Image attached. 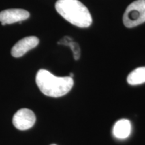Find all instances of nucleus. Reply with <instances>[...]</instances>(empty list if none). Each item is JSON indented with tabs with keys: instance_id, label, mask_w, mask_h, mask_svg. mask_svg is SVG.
Returning <instances> with one entry per match:
<instances>
[{
	"instance_id": "nucleus-2",
	"label": "nucleus",
	"mask_w": 145,
	"mask_h": 145,
	"mask_svg": "<svg viewBox=\"0 0 145 145\" xmlns=\"http://www.w3.org/2000/svg\"><path fill=\"white\" fill-rule=\"evenodd\" d=\"M55 9L67 21L79 28H88L92 23L90 12L79 0H58Z\"/></svg>"
},
{
	"instance_id": "nucleus-9",
	"label": "nucleus",
	"mask_w": 145,
	"mask_h": 145,
	"mask_svg": "<svg viewBox=\"0 0 145 145\" xmlns=\"http://www.w3.org/2000/svg\"><path fill=\"white\" fill-rule=\"evenodd\" d=\"M59 44L65 45V46H69L71 49L72 50V52H73V57L75 60H79L81 56V50L79 45L78 43L75 42L72 40V38L69 37V36H65L63 39H62L58 42Z\"/></svg>"
},
{
	"instance_id": "nucleus-3",
	"label": "nucleus",
	"mask_w": 145,
	"mask_h": 145,
	"mask_svg": "<svg viewBox=\"0 0 145 145\" xmlns=\"http://www.w3.org/2000/svg\"><path fill=\"white\" fill-rule=\"evenodd\" d=\"M145 22V0H137L127 7L123 22L127 28H134Z\"/></svg>"
},
{
	"instance_id": "nucleus-6",
	"label": "nucleus",
	"mask_w": 145,
	"mask_h": 145,
	"mask_svg": "<svg viewBox=\"0 0 145 145\" xmlns=\"http://www.w3.org/2000/svg\"><path fill=\"white\" fill-rule=\"evenodd\" d=\"M39 43V39L36 36H27L21 39L14 45L11 53L15 58L21 57L29 50L35 48Z\"/></svg>"
},
{
	"instance_id": "nucleus-10",
	"label": "nucleus",
	"mask_w": 145,
	"mask_h": 145,
	"mask_svg": "<svg viewBox=\"0 0 145 145\" xmlns=\"http://www.w3.org/2000/svg\"><path fill=\"white\" fill-rule=\"evenodd\" d=\"M51 145H57V144H51Z\"/></svg>"
},
{
	"instance_id": "nucleus-5",
	"label": "nucleus",
	"mask_w": 145,
	"mask_h": 145,
	"mask_svg": "<svg viewBox=\"0 0 145 145\" xmlns=\"http://www.w3.org/2000/svg\"><path fill=\"white\" fill-rule=\"evenodd\" d=\"M29 17L30 13L22 9H9L0 12V22L2 26L26 20Z\"/></svg>"
},
{
	"instance_id": "nucleus-7",
	"label": "nucleus",
	"mask_w": 145,
	"mask_h": 145,
	"mask_svg": "<svg viewBox=\"0 0 145 145\" xmlns=\"http://www.w3.org/2000/svg\"><path fill=\"white\" fill-rule=\"evenodd\" d=\"M131 132V124L128 120L122 119L116 122L113 128V135L118 139L128 138Z\"/></svg>"
},
{
	"instance_id": "nucleus-8",
	"label": "nucleus",
	"mask_w": 145,
	"mask_h": 145,
	"mask_svg": "<svg viewBox=\"0 0 145 145\" xmlns=\"http://www.w3.org/2000/svg\"><path fill=\"white\" fill-rule=\"evenodd\" d=\"M127 82L131 86L145 83V67H141L132 71L127 77Z\"/></svg>"
},
{
	"instance_id": "nucleus-4",
	"label": "nucleus",
	"mask_w": 145,
	"mask_h": 145,
	"mask_svg": "<svg viewBox=\"0 0 145 145\" xmlns=\"http://www.w3.org/2000/svg\"><path fill=\"white\" fill-rule=\"evenodd\" d=\"M35 114L32 110L27 108L19 110L14 114L12 122L14 126L20 130L30 129L35 124Z\"/></svg>"
},
{
	"instance_id": "nucleus-1",
	"label": "nucleus",
	"mask_w": 145,
	"mask_h": 145,
	"mask_svg": "<svg viewBox=\"0 0 145 145\" xmlns=\"http://www.w3.org/2000/svg\"><path fill=\"white\" fill-rule=\"evenodd\" d=\"M38 88L44 95L59 97L66 95L73 86V79L70 77H56L46 69H40L36 76Z\"/></svg>"
}]
</instances>
